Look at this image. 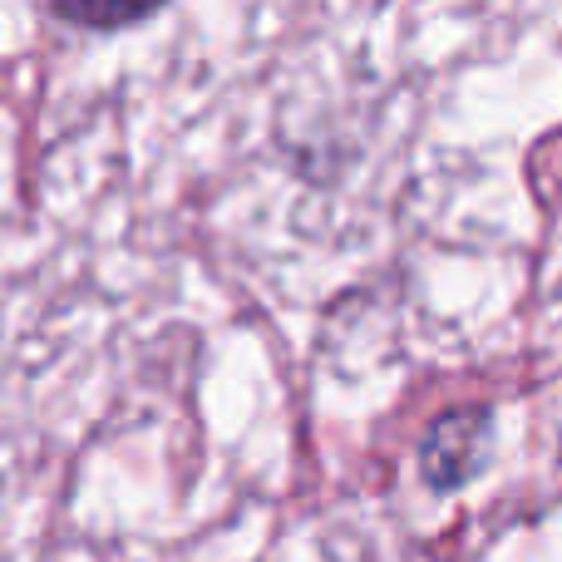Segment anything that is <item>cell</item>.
<instances>
[{
  "mask_svg": "<svg viewBox=\"0 0 562 562\" xmlns=\"http://www.w3.org/2000/svg\"><path fill=\"white\" fill-rule=\"evenodd\" d=\"M488 454V415L484 409H449L435 429H429L425 449H419V469L435 488H459Z\"/></svg>",
  "mask_w": 562,
  "mask_h": 562,
  "instance_id": "cell-1",
  "label": "cell"
}]
</instances>
